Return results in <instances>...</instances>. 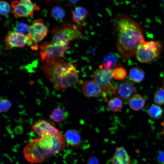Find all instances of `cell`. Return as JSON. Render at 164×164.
<instances>
[{"instance_id":"obj_1","label":"cell","mask_w":164,"mask_h":164,"mask_svg":"<svg viewBox=\"0 0 164 164\" xmlns=\"http://www.w3.org/2000/svg\"><path fill=\"white\" fill-rule=\"evenodd\" d=\"M116 30L118 51L125 59L133 57L139 46L145 41L140 26L129 17L122 16L117 20Z\"/></svg>"},{"instance_id":"obj_2","label":"cell","mask_w":164,"mask_h":164,"mask_svg":"<svg viewBox=\"0 0 164 164\" xmlns=\"http://www.w3.org/2000/svg\"><path fill=\"white\" fill-rule=\"evenodd\" d=\"M76 64L61 58L44 62L43 69L47 78L58 91L72 87L79 80Z\"/></svg>"},{"instance_id":"obj_3","label":"cell","mask_w":164,"mask_h":164,"mask_svg":"<svg viewBox=\"0 0 164 164\" xmlns=\"http://www.w3.org/2000/svg\"><path fill=\"white\" fill-rule=\"evenodd\" d=\"M65 142V138L50 137L34 139L24 148V158L31 163L41 162L63 150Z\"/></svg>"},{"instance_id":"obj_4","label":"cell","mask_w":164,"mask_h":164,"mask_svg":"<svg viewBox=\"0 0 164 164\" xmlns=\"http://www.w3.org/2000/svg\"><path fill=\"white\" fill-rule=\"evenodd\" d=\"M53 37L51 41L69 45L75 39L82 38L84 35L80 28L75 24L67 22L56 26L51 32Z\"/></svg>"},{"instance_id":"obj_5","label":"cell","mask_w":164,"mask_h":164,"mask_svg":"<svg viewBox=\"0 0 164 164\" xmlns=\"http://www.w3.org/2000/svg\"><path fill=\"white\" fill-rule=\"evenodd\" d=\"M162 48V44L160 41H144L136 52L135 55L136 59L142 63L152 61L159 56Z\"/></svg>"},{"instance_id":"obj_6","label":"cell","mask_w":164,"mask_h":164,"mask_svg":"<svg viewBox=\"0 0 164 164\" xmlns=\"http://www.w3.org/2000/svg\"><path fill=\"white\" fill-rule=\"evenodd\" d=\"M40 54L42 60L44 62L63 57L69 45H63L53 42H47L40 46Z\"/></svg>"},{"instance_id":"obj_7","label":"cell","mask_w":164,"mask_h":164,"mask_svg":"<svg viewBox=\"0 0 164 164\" xmlns=\"http://www.w3.org/2000/svg\"><path fill=\"white\" fill-rule=\"evenodd\" d=\"M11 8L15 17H28L32 16L35 10L39 11L40 9L31 0L13 1L11 3Z\"/></svg>"},{"instance_id":"obj_8","label":"cell","mask_w":164,"mask_h":164,"mask_svg":"<svg viewBox=\"0 0 164 164\" xmlns=\"http://www.w3.org/2000/svg\"><path fill=\"white\" fill-rule=\"evenodd\" d=\"M32 131L40 137H50L58 139H64L59 130L49 122L44 120L36 121L31 126Z\"/></svg>"},{"instance_id":"obj_9","label":"cell","mask_w":164,"mask_h":164,"mask_svg":"<svg viewBox=\"0 0 164 164\" xmlns=\"http://www.w3.org/2000/svg\"><path fill=\"white\" fill-rule=\"evenodd\" d=\"M48 29L43 20L38 19L34 20L28 29V34L35 43L34 49L38 48V43L42 41L47 36Z\"/></svg>"},{"instance_id":"obj_10","label":"cell","mask_w":164,"mask_h":164,"mask_svg":"<svg viewBox=\"0 0 164 164\" xmlns=\"http://www.w3.org/2000/svg\"><path fill=\"white\" fill-rule=\"evenodd\" d=\"M6 47L8 50L13 48H22L26 45L30 46L32 41L27 33L25 35L16 31H10L5 37Z\"/></svg>"},{"instance_id":"obj_11","label":"cell","mask_w":164,"mask_h":164,"mask_svg":"<svg viewBox=\"0 0 164 164\" xmlns=\"http://www.w3.org/2000/svg\"><path fill=\"white\" fill-rule=\"evenodd\" d=\"M112 77V71L111 69L104 67L102 65L93 75L94 80L101 86L102 92L104 89L112 84L110 81Z\"/></svg>"},{"instance_id":"obj_12","label":"cell","mask_w":164,"mask_h":164,"mask_svg":"<svg viewBox=\"0 0 164 164\" xmlns=\"http://www.w3.org/2000/svg\"><path fill=\"white\" fill-rule=\"evenodd\" d=\"M81 87L83 94L87 97H99L102 92L101 86L94 80L85 81Z\"/></svg>"},{"instance_id":"obj_13","label":"cell","mask_w":164,"mask_h":164,"mask_svg":"<svg viewBox=\"0 0 164 164\" xmlns=\"http://www.w3.org/2000/svg\"><path fill=\"white\" fill-rule=\"evenodd\" d=\"M111 164H131L130 157L124 147L116 148L111 159Z\"/></svg>"},{"instance_id":"obj_14","label":"cell","mask_w":164,"mask_h":164,"mask_svg":"<svg viewBox=\"0 0 164 164\" xmlns=\"http://www.w3.org/2000/svg\"><path fill=\"white\" fill-rule=\"evenodd\" d=\"M135 90L130 83H123L120 84L117 90V95L118 97L125 101L129 100L134 95Z\"/></svg>"},{"instance_id":"obj_15","label":"cell","mask_w":164,"mask_h":164,"mask_svg":"<svg viewBox=\"0 0 164 164\" xmlns=\"http://www.w3.org/2000/svg\"><path fill=\"white\" fill-rule=\"evenodd\" d=\"M64 138L66 142L73 148H77L80 144L81 140L80 136L75 130H69L65 133Z\"/></svg>"},{"instance_id":"obj_16","label":"cell","mask_w":164,"mask_h":164,"mask_svg":"<svg viewBox=\"0 0 164 164\" xmlns=\"http://www.w3.org/2000/svg\"><path fill=\"white\" fill-rule=\"evenodd\" d=\"M72 21L74 23H83L86 19L88 12L83 6H78L71 10Z\"/></svg>"},{"instance_id":"obj_17","label":"cell","mask_w":164,"mask_h":164,"mask_svg":"<svg viewBox=\"0 0 164 164\" xmlns=\"http://www.w3.org/2000/svg\"><path fill=\"white\" fill-rule=\"evenodd\" d=\"M145 103V99L138 94H134L128 101L129 105L131 108L136 111L142 109L144 106Z\"/></svg>"},{"instance_id":"obj_18","label":"cell","mask_w":164,"mask_h":164,"mask_svg":"<svg viewBox=\"0 0 164 164\" xmlns=\"http://www.w3.org/2000/svg\"><path fill=\"white\" fill-rule=\"evenodd\" d=\"M145 73L141 68L138 67H132L130 70L129 74L130 79L135 83L142 81L145 77Z\"/></svg>"},{"instance_id":"obj_19","label":"cell","mask_w":164,"mask_h":164,"mask_svg":"<svg viewBox=\"0 0 164 164\" xmlns=\"http://www.w3.org/2000/svg\"><path fill=\"white\" fill-rule=\"evenodd\" d=\"M148 113L151 118L154 119H159L162 117L163 111L159 105L153 104L148 109Z\"/></svg>"},{"instance_id":"obj_20","label":"cell","mask_w":164,"mask_h":164,"mask_svg":"<svg viewBox=\"0 0 164 164\" xmlns=\"http://www.w3.org/2000/svg\"><path fill=\"white\" fill-rule=\"evenodd\" d=\"M118 64L117 58L113 54H107L103 59V65L105 68L111 69L117 66Z\"/></svg>"},{"instance_id":"obj_21","label":"cell","mask_w":164,"mask_h":164,"mask_svg":"<svg viewBox=\"0 0 164 164\" xmlns=\"http://www.w3.org/2000/svg\"><path fill=\"white\" fill-rule=\"evenodd\" d=\"M108 106L109 109L114 112L119 111L122 108L123 103L122 100L118 97L111 98L108 101Z\"/></svg>"},{"instance_id":"obj_22","label":"cell","mask_w":164,"mask_h":164,"mask_svg":"<svg viewBox=\"0 0 164 164\" xmlns=\"http://www.w3.org/2000/svg\"><path fill=\"white\" fill-rule=\"evenodd\" d=\"M50 117L54 121L60 122L64 119V113L62 109L59 108H56L51 112Z\"/></svg>"},{"instance_id":"obj_23","label":"cell","mask_w":164,"mask_h":164,"mask_svg":"<svg viewBox=\"0 0 164 164\" xmlns=\"http://www.w3.org/2000/svg\"><path fill=\"white\" fill-rule=\"evenodd\" d=\"M113 77L117 80L125 79L127 75L126 70L123 67H119L114 69L112 71Z\"/></svg>"},{"instance_id":"obj_24","label":"cell","mask_w":164,"mask_h":164,"mask_svg":"<svg viewBox=\"0 0 164 164\" xmlns=\"http://www.w3.org/2000/svg\"><path fill=\"white\" fill-rule=\"evenodd\" d=\"M155 103L158 105L164 104V89H159L155 91L153 97Z\"/></svg>"},{"instance_id":"obj_25","label":"cell","mask_w":164,"mask_h":164,"mask_svg":"<svg viewBox=\"0 0 164 164\" xmlns=\"http://www.w3.org/2000/svg\"><path fill=\"white\" fill-rule=\"evenodd\" d=\"M51 15L53 17L56 19L61 20L64 17L65 12L64 10L61 7L55 6L52 9Z\"/></svg>"},{"instance_id":"obj_26","label":"cell","mask_w":164,"mask_h":164,"mask_svg":"<svg viewBox=\"0 0 164 164\" xmlns=\"http://www.w3.org/2000/svg\"><path fill=\"white\" fill-rule=\"evenodd\" d=\"M12 106V103L9 100L2 98L0 101V110L1 112L8 111Z\"/></svg>"},{"instance_id":"obj_27","label":"cell","mask_w":164,"mask_h":164,"mask_svg":"<svg viewBox=\"0 0 164 164\" xmlns=\"http://www.w3.org/2000/svg\"><path fill=\"white\" fill-rule=\"evenodd\" d=\"M10 10V7L8 3L2 1L0 3V13L1 15H5L9 13Z\"/></svg>"},{"instance_id":"obj_28","label":"cell","mask_w":164,"mask_h":164,"mask_svg":"<svg viewBox=\"0 0 164 164\" xmlns=\"http://www.w3.org/2000/svg\"><path fill=\"white\" fill-rule=\"evenodd\" d=\"M28 29L27 25L23 22H19L16 25V31L21 34H24L28 32Z\"/></svg>"},{"instance_id":"obj_29","label":"cell","mask_w":164,"mask_h":164,"mask_svg":"<svg viewBox=\"0 0 164 164\" xmlns=\"http://www.w3.org/2000/svg\"><path fill=\"white\" fill-rule=\"evenodd\" d=\"M157 159L160 164H164V151L159 153L157 156Z\"/></svg>"},{"instance_id":"obj_30","label":"cell","mask_w":164,"mask_h":164,"mask_svg":"<svg viewBox=\"0 0 164 164\" xmlns=\"http://www.w3.org/2000/svg\"><path fill=\"white\" fill-rule=\"evenodd\" d=\"M54 0H44L45 2L47 3H49L51 2L54 1Z\"/></svg>"},{"instance_id":"obj_31","label":"cell","mask_w":164,"mask_h":164,"mask_svg":"<svg viewBox=\"0 0 164 164\" xmlns=\"http://www.w3.org/2000/svg\"><path fill=\"white\" fill-rule=\"evenodd\" d=\"M71 2L74 3L77 2L78 0H68Z\"/></svg>"},{"instance_id":"obj_32","label":"cell","mask_w":164,"mask_h":164,"mask_svg":"<svg viewBox=\"0 0 164 164\" xmlns=\"http://www.w3.org/2000/svg\"><path fill=\"white\" fill-rule=\"evenodd\" d=\"M162 125L163 126V135L164 138V123H162Z\"/></svg>"},{"instance_id":"obj_33","label":"cell","mask_w":164,"mask_h":164,"mask_svg":"<svg viewBox=\"0 0 164 164\" xmlns=\"http://www.w3.org/2000/svg\"><path fill=\"white\" fill-rule=\"evenodd\" d=\"M162 86L163 88L164 89V78L163 79L162 81Z\"/></svg>"},{"instance_id":"obj_34","label":"cell","mask_w":164,"mask_h":164,"mask_svg":"<svg viewBox=\"0 0 164 164\" xmlns=\"http://www.w3.org/2000/svg\"><path fill=\"white\" fill-rule=\"evenodd\" d=\"M163 0V1L164 2V0Z\"/></svg>"}]
</instances>
